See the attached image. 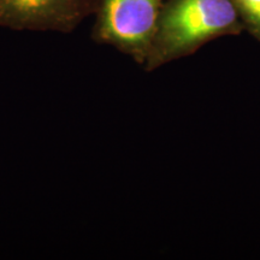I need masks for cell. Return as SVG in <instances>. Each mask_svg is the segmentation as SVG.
Returning a JSON list of instances; mask_svg holds the SVG:
<instances>
[{"mask_svg":"<svg viewBox=\"0 0 260 260\" xmlns=\"http://www.w3.org/2000/svg\"><path fill=\"white\" fill-rule=\"evenodd\" d=\"M232 3L245 30L260 41V0H232Z\"/></svg>","mask_w":260,"mask_h":260,"instance_id":"cell-4","label":"cell"},{"mask_svg":"<svg viewBox=\"0 0 260 260\" xmlns=\"http://www.w3.org/2000/svg\"><path fill=\"white\" fill-rule=\"evenodd\" d=\"M95 4L96 0H0V27L68 34L94 15Z\"/></svg>","mask_w":260,"mask_h":260,"instance_id":"cell-3","label":"cell"},{"mask_svg":"<svg viewBox=\"0 0 260 260\" xmlns=\"http://www.w3.org/2000/svg\"><path fill=\"white\" fill-rule=\"evenodd\" d=\"M245 30L232 0H165L144 64L152 71Z\"/></svg>","mask_w":260,"mask_h":260,"instance_id":"cell-1","label":"cell"},{"mask_svg":"<svg viewBox=\"0 0 260 260\" xmlns=\"http://www.w3.org/2000/svg\"><path fill=\"white\" fill-rule=\"evenodd\" d=\"M165 0H96L92 38L144 65Z\"/></svg>","mask_w":260,"mask_h":260,"instance_id":"cell-2","label":"cell"}]
</instances>
